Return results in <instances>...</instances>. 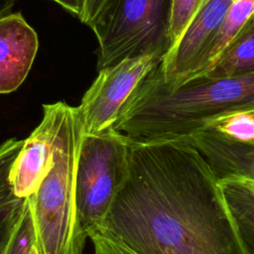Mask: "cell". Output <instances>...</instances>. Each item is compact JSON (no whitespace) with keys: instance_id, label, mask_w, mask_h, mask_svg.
Here are the masks:
<instances>
[{"instance_id":"obj_1","label":"cell","mask_w":254,"mask_h":254,"mask_svg":"<svg viewBox=\"0 0 254 254\" xmlns=\"http://www.w3.org/2000/svg\"><path fill=\"white\" fill-rule=\"evenodd\" d=\"M99 228L136 254H254L190 140L131 142L127 178Z\"/></svg>"},{"instance_id":"obj_2","label":"cell","mask_w":254,"mask_h":254,"mask_svg":"<svg viewBox=\"0 0 254 254\" xmlns=\"http://www.w3.org/2000/svg\"><path fill=\"white\" fill-rule=\"evenodd\" d=\"M158 65L141 81L114 126L131 142L187 140L210 118L254 109V70L221 78L197 77L171 88Z\"/></svg>"},{"instance_id":"obj_3","label":"cell","mask_w":254,"mask_h":254,"mask_svg":"<svg viewBox=\"0 0 254 254\" xmlns=\"http://www.w3.org/2000/svg\"><path fill=\"white\" fill-rule=\"evenodd\" d=\"M57 103L53 165L29 196L39 254H82L87 238L78 217L76 169L84 126L78 106Z\"/></svg>"},{"instance_id":"obj_4","label":"cell","mask_w":254,"mask_h":254,"mask_svg":"<svg viewBox=\"0 0 254 254\" xmlns=\"http://www.w3.org/2000/svg\"><path fill=\"white\" fill-rule=\"evenodd\" d=\"M172 0H113L91 29L97 40V70L139 56L162 61L172 48Z\"/></svg>"},{"instance_id":"obj_5","label":"cell","mask_w":254,"mask_h":254,"mask_svg":"<svg viewBox=\"0 0 254 254\" xmlns=\"http://www.w3.org/2000/svg\"><path fill=\"white\" fill-rule=\"evenodd\" d=\"M131 141L111 128L83 135L76 169V203L85 234L102 226L128 174ZM87 236V235H86Z\"/></svg>"},{"instance_id":"obj_6","label":"cell","mask_w":254,"mask_h":254,"mask_svg":"<svg viewBox=\"0 0 254 254\" xmlns=\"http://www.w3.org/2000/svg\"><path fill=\"white\" fill-rule=\"evenodd\" d=\"M160 63L157 58L145 55L99 69L78 105L84 133L96 134L114 128L141 81Z\"/></svg>"},{"instance_id":"obj_7","label":"cell","mask_w":254,"mask_h":254,"mask_svg":"<svg viewBox=\"0 0 254 254\" xmlns=\"http://www.w3.org/2000/svg\"><path fill=\"white\" fill-rule=\"evenodd\" d=\"M233 0H205L198 14L158 65L163 81L178 88L193 75L197 62L213 38Z\"/></svg>"},{"instance_id":"obj_8","label":"cell","mask_w":254,"mask_h":254,"mask_svg":"<svg viewBox=\"0 0 254 254\" xmlns=\"http://www.w3.org/2000/svg\"><path fill=\"white\" fill-rule=\"evenodd\" d=\"M43 111L42 121L25 139L12 169L11 180L19 198L33 195L53 165L57 103L43 105Z\"/></svg>"},{"instance_id":"obj_9","label":"cell","mask_w":254,"mask_h":254,"mask_svg":"<svg viewBox=\"0 0 254 254\" xmlns=\"http://www.w3.org/2000/svg\"><path fill=\"white\" fill-rule=\"evenodd\" d=\"M39 49L37 32L20 12L0 14V94L26 79Z\"/></svg>"},{"instance_id":"obj_10","label":"cell","mask_w":254,"mask_h":254,"mask_svg":"<svg viewBox=\"0 0 254 254\" xmlns=\"http://www.w3.org/2000/svg\"><path fill=\"white\" fill-rule=\"evenodd\" d=\"M187 140L206 159L218 180L227 177L254 179V146L227 140L207 129Z\"/></svg>"},{"instance_id":"obj_11","label":"cell","mask_w":254,"mask_h":254,"mask_svg":"<svg viewBox=\"0 0 254 254\" xmlns=\"http://www.w3.org/2000/svg\"><path fill=\"white\" fill-rule=\"evenodd\" d=\"M253 15L254 0H234L231 3L213 38L200 56L190 80L204 75L212 68L225 49Z\"/></svg>"},{"instance_id":"obj_12","label":"cell","mask_w":254,"mask_h":254,"mask_svg":"<svg viewBox=\"0 0 254 254\" xmlns=\"http://www.w3.org/2000/svg\"><path fill=\"white\" fill-rule=\"evenodd\" d=\"M252 70H254V17L229 44L212 68L200 77L221 78Z\"/></svg>"},{"instance_id":"obj_13","label":"cell","mask_w":254,"mask_h":254,"mask_svg":"<svg viewBox=\"0 0 254 254\" xmlns=\"http://www.w3.org/2000/svg\"><path fill=\"white\" fill-rule=\"evenodd\" d=\"M244 145L254 146V109H242L224 113L207 120L201 130Z\"/></svg>"},{"instance_id":"obj_14","label":"cell","mask_w":254,"mask_h":254,"mask_svg":"<svg viewBox=\"0 0 254 254\" xmlns=\"http://www.w3.org/2000/svg\"><path fill=\"white\" fill-rule=\"evenodd\" d=\"M25 139L11 138L0 145V211L13 208L27 198H19L11 180L14 163L22 150Z\"/></svg>"},{"instance_id":"obj_15","label":"cell","mask_w":254,"mask_h":254,"mask_svg":"<svg viewBox=\"0 0 254 254\" xmlns=\"http://www.w3.org/2000/svg\"><path fill=\"white\" fill-rule=\"evenodd\" d=\"M5 254H39L30 197L26 200L23 213L13 232Z\"/></svg>"},{"instance_id":"obj_16","label":"cell","mask_w":254,"mask_h":254,"mask_svg":"<svg viewBox=\"0 0 254 254\" xmlns=\"http://www.w3.org/2000/svg\"><path fill=\"white\" fill-rule=\"evenodd\" d=\"M205 0H172L170 37L176 45L200 11Z\"/></svg>"},{"instance_id":"obj_17","label":"cell","mask_w":254,"mask_h":254,"mask_svg":"<svg viewBox=\"0 0 254 254\" xmlns=\"http://www.w3.org/2000/svg\"><path fill=\"white\" fill-rule=\"evenodd\" d=\"M94 246V254H136L101 228L86 233Z\"/></svg>"},{"instance_id":"obj_18","label":"cell","mask_w":254,"mask_h":254,"mask_svg":"<svg viewBox=\"0 0 254 254\" xmlns=\"http://www.w3.org/2000/svg\"><path fill=\"white\" fill-rule=\"evenodd\" d=\"M26 200L13 208L0 211V254H5L7 250L13 232L23 213Z\"/></svg>"},{"instance_id":"obj_19","label":"cell","mask_w":254,"mask_h":254,"mask_svg":"<svg viewBox=\"0 0 254 254\" xmlns=\"http://www.w3.org/2000/svg\"><path fill=\"white\" fill-rule=\"evenodd\" d=\"M113 0H81L78 15L80 22L90 28L95 26L103 17Z\"/></svg>"},{"instance_id":"obj_20","label":"cell","mask_w":254,"mask_h":254,"mask_svg":"<svg viewBox=\"0 0 254 254\" xmlns=\"http://www.w3.org/2000/svg\"><path fill=\"white\" fill-rule=\"evenodd\" d=\"M60 5L64 10L73 16L78 17L81 9V0H52Z\"/></svg>"},{"instance_id":"obj_21","label":"cell","mask_w":254,"mask_h":254,"mask_svg":"<svg viewBox=\"0 0 254 254\" xmlns=\"http://www.w3.org/2000/svg\"><path fill=\"white\" fill-rule=\"evenodd\" d=\"M17 0H0V4L2 6H4L6 9L10 10V8L15 4Z\"/></svg>"},{"instance_id":"obj_22","label":"cell","mask_w":254,"mask_h":254,"mask_svg":"<svg viewBox=\"0 0 254 254\" xmlns=\"http://www.w3.org/2000/svg\"><path fill=\"white\" fill-rule=\"evenodd\" d=\"M233 1H234V0H233Z\"/></svg>"},{"instance_id":"obj_23","label":"cell","mask_w":254,"mask_h":254,"mask_svg":"<svg viewBox=\"0 0 254 254\" xmlns=\"http://www.w3.org/2000/svg\"><path fill=\"white\" fill-rule=\"evenodd\" d=\"M253 17H254V16H253Z\"/></svg>"}]
</instances>
